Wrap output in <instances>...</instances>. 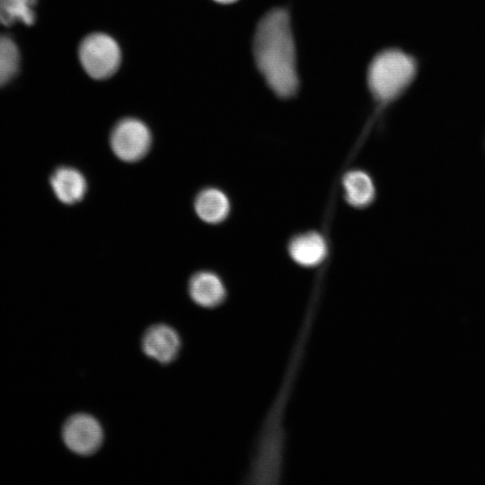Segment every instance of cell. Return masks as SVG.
I'll return each mask as SVG.
<instances>
[{
    "label": "cell",
    "mask_w": 485,
    "mask_h": 485,
    "mask_svg": "<svg viewBox=\"0 0 485 485\" xmlns=\"http://www.w3.org/2000/svg\"><path fill=\"white\" fill-rule=\"evenodd\" d=\"M251 54L258 73L274 96L290 100L298 94L297 47L287 6H275L258 20Z\"/></svg>",
    "instance_id": "1"
},
{
    "label": "cell",
    "mask_w": 485,
    "mask_h": 485,
    "mask_svg": "<svg viewBox=\"0 0 485 485\" xmlns=\"http://www.w3.org/2000/svg\"><path fill=\"white\" fill-rule=\"evenodd\" d=\"M418 68L416 57L399 48H384L371 58L366 84L376 111L384 110L406 93Z\"/></svg>",
    "instance_id": "2"
},
{
    "label": "cell",
    "mask_w": 485,
    "mask_h": 485,
    "mask_svg": "<svg viewBox=\"0 0 485 485\" xmlns=\"http://www.w3.org/2000/svg\"><path fill=\"white\" fill-rule=\"evenodd\" d=\"M78 57L86 74L93 79L110 77L118 70L121 51L110 35L94 32L86 36L79 45Z\"/></svg>",
    "instance_id": "3"
},
{
    "label": "cell",
    "mask_w": 485,
    "mask_h": 485,
    "mask_svg": "<svg viewBox=\"0 0 485 485\" xmlns=\"http://www.w3.org/2000/svg\"><path fill=\"white\" fill-rule=\"evenodd\" d=\"M151 142L149 128L135 118L119 120L110 134L111 149L124 162L133 163L142 159L147 154Z\"/></svg>",
    "instance_id": "4"
},
{
    "label": "cell",
    "mask_w": 485,
    "mask_h": 485,
    "mask_svg": "<svg viewBox=\"0 0 485 485\" xmlns=\"http://www.w3.org/2000/svg\"><path fill=\"white\" fill-rule=\"evenodd\" d=\"M62 438L72 452L79 455H90L101 445L103 431L93 417L78 413L68 418L64 423Z\"/></svg>",
    "instance_id": "5"
},
{
    "label": "cell",
    "mask_w": 485,
    "mask_h": 485,
    "mask_svg": "<svg viewBox=\"0 0 485 485\" xmlns=\"http://www.w3.org/2000/svg\"><path fill=\"white\" fill-rule=\"evenodd\" d=\"M141 345L146 356L161 364H169L178 356L181 339L173 328L165 324H155L145 331Z\"/></svg>",
    "instance_id": "6"
},
{
    "label": "cell",
    "mask_w": 485,
    "mask_h": 485,
    "mask_svg": "<svg viewBox=\"0 0 485 485\" xmlns=\"http://www.w3.org/2000/svg\"><path fill=\"white\" fill-rule=\"evenodd\" d=\"M328 243L319 232L307 231L295 234L287 245L292 260L303 268H314L321 265L328 256Z\"/></svg>",
    "instance_id": "7"
},
{
    "label": "cell",
    "mask_w": 485,
    "mask_h": 485,
    "mask_svg": "<svg viewBox=\"0 0 485 485\" xmlns=\"http://www.w3.org/2000/svg\"><path fill=\"white\" fill-rule=\"evenodd\" d=\"M48 182L55 197L65 205L81 201L86 191V181L75 168L61 165L49 175Z\"/></svg>",
    "instance_id": "8"
},
{
    "label": "cell",
    "mask_w": 485,
    "mask_h": 485,
    "mask_svg": "<svg viewBox=\"0 0 485 485\" xmlns=\"http://www.w3.org/2000/svg\"><path fill=\"white\" fill-rule=\"evenodd\" d=\"M191 299L205 308H215L226 299L227 291L221 278L211 271H199L194 274L189 283Z\"/></svg>",
    "instance_id": "9"
},
{
    "label": "cell",
    "mask_w": 485,
    "mask_h": 485,
    "mask_svg": "<svg viewBox=\"0 0 485 485\" xmlns=\"http://www.w3.org/2000/svg\"><path fill=\"white\" fill-rule=\"evenodd\" d=\"M341 184L347 203L355 208H365L375 199V181L365 170L348 171L342 177Z\"/></svg>",
    "instance_id": "10"
},
{
    "label": "cell",
    "mask_w": 485,
    "mask_h": 485,
    "mask_svg": "<svg viewBox=\"0 0 485 485\" xmlns=\"http://www.w3.org/2000/svg\"><path fill=\"white\" fill-rule=\"evenodd\" d=\"M194 207L200 219L214 225L225 220L231 207L226 194L216 188L201 190L195 199Z\"/></svg>",
    "instance_id": "11"
},
{
    "label": "cell",
    "mask_w": 485,
    "mask_h": 485,
    "mask_svg": "<svg viewBox=\"0 0 485 485\" xmlns=\"http://www.w3.org/2000/svg\"><path fill=\"white\" fill-rule=\"evenodd\" d=\"M37 0H0V23L12 26L21 22L31 26L35 22Z\"/></svg>",
    "instance_id": "12"
},
{
    "label": "cell",
    "mask_w": 485,
    "mask_h": 485,
    "mask_svg": "<svg viewBox=\"0 0 485 485\" xmlns=\"http://www.w3.org/2000/svg\"><path fill=\"white\" fill-rule=\"evenodd\" d=\"M21 56L14 40L0 33V88L10 83L20 69Z\"/></svg>",
    "instance_id": "13"
},
{
    "label": "cell",
    "mask_w": 485,
    "mask_h": 485,
    "mask_svg": "<svg viewBox=\"0 0 485 485\" xmlns=\"http://www.w3.org/2000/svg\"><path fill=\"white\" fill-rule=\"evenodd\" d=\"M214 2L221 4H231L238 2L239 0H213Z\"/></svg>",
    "instance_id": "14"
}]
</instances>
